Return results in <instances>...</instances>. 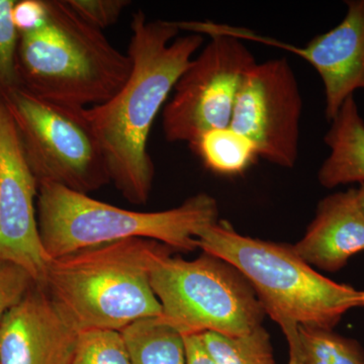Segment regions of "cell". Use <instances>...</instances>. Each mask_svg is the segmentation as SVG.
Instances as JSON below:
<instances>
[{"label": "cell", "mask_w": 364, "mask_h": 364, "mask_svg": "<svg viewBox=\"0 0 364 364\" xmlns=\"http://www.w3.org/2000/svg\"><path fill=\"white\" fill-rule=\"evenodd\" d=\"M38 191L9 105L0 98V259L25 268L41 284L50 258L40 238Z\"/></svg>", "instance_id": "obj_10"}, {"label": "cell", "mask_w": 364, "mask_h": 364, "mask_svg": "<svg viewBox=\"0 0 364 364\" xmlns=\"http://www.w3.org/2000/svg\"><path fill=\"white\" fill-rule=\"evenodd\" d=\"M6 102L39 186L59 184L87 195L111 182L86 109L55 104L21 88Z\"/></svg>", "instance_id": "obj_8"}, {"label": "cell", "mask_w": 364, "mask_h": 364, "mask_svg": "<svg viewBox=\"0 0 364 364\" xmlns=\"http://www.w3.org/2000/svg\"><path fill=\"white\" fill-rule=\"evenodd\" d=\"M166 248L131 238L82 249L50 259L41 286L79 333L121 332L136 321L161 317L151 268Z\"/></svg>", "instance_id": "obj_3"}, {"label": "cell", "mask_w": 364, "mask_h": 364, "mask_svg": "<svg viewBox=\"0 0 364 364\" xmlns=\"http://www.w3.org/2000/svg\"><path fill=\"white\" fill-rule=\"evenodd\" d=\"M72 364H132L123 335L112 330H92L79 334Z\"/></svg>", "instance_id": "obj_19"}, {"label": "cell", "mask_w": 364, "mask_h": 364, "mask_svg": "<svg viewBox=\"0 0 364 364\" xmlns=\"http://www.w3.org/2000/svg\"><path fill=\"white\" fill-rule=\"evenodd\" d=\"M301 364H364V350L355 339L334 330L299 327Z\"/></svg>", "instance_id": "obj_18"}, {"label": "cell", "mask_w": 364, "mask_h": 364, "mask_svg": "<svg viewBox=\"0 0 364 364\" xmlns=\"http://www.w3.org/2000/svg\"><path fill=\"white\" fill-rule=\"evenodd\" d=\"M324 142L330 153L318 169L321 186L334 188L355 182L364 183V121L354 95L342 105Z\"/></svg>", "instance_id": "obj_14"}, {"label": "cell", "mask_w": 364, "mask_h": 364, "mask_svg": "<svg viewBox=\"0 0 364 364\" xmlns=\"http://www.w3.org/2000/svg\"><path fill=\"white\" fill-rule=\"evenodd\" d=\"M66 2L79 18L102 32L114 25L131 4L128 0H66Z\"/></svg>", "instance_id": "obj_22"}, {"label": "cell", "mask_w": 364, "mask_h": 364, "mask_svg": "<svg viewBox=\"0 0 364 364\" xmlns=\"http://www.w3.org/2000/svg\"><path fill=\"white\" fill-rule=\"evenodd\" d=\"M46 2L43 26L20 35L16 65L21 90L80 109L105 104L130 76V57L79 18L66 0Z\"/></svg>", "instance_id": "obj_4"}, {"label": "cell", "mask_w": 364, "mask_h": 364, "mask_svg": "<svg viewBox=\"0 0 364 364\" xmlns=\"http://www.w3.org/2000/svg\"><path fill=\"white\" fill-rule=\"evenodd\" d=\"M16 0H0V98L20 90L16 56L20 33L11 18Z\"/></svg>", "instance_id": "obj_20"}, {"label": "cell", "mask_w": 364, "mask_h": 364, "mask_svg": "<svg viewBox=\"0 0 364 364\" xmlns=\"http://www.w3.org/2000/svg\"><path fill=\"white\" fill-rule=\"evenodd\" d=\"M158 254L151 286L161 305V320L181 336L214 332L241 336L261 326L265 313L252 286L231 264L203 252L195 260Z\"/></svg>", "instance_id": "obj_6"}, {"label": "cell", "mask_w": 364, "mask_h": 364, "mask_svg": "<svg viewBox=\"0 0 364 364\" xmlns=\"http://www.w3.org/2000/svg\"><path fill=\"white\" fill-rule=\"evenodd\" d=\"M210 171L226 176L245 172L258 156L257 148L231 127L203 134L189 146Z\"/></svg>", "instance_id": "obj_16"}, {"label": "cell", "mask_w": 364, "mask_h": 364, "mask_svg": "<svg viewBox=\"0 0 364 364\" xmlns=\"http://www.w3.org/2000/svg\"><path fill=\"white\" fill-rule=\"evenodd\" d=\"M196 240L203 252L226 261L248 280L286 336L289 364H301L299 326L333 330L348 311L364 308L363 289L320 274L291 245L244 236L223 220L203 228Z\"/></svg>", "instance_id": "obj_2"}, {"label": "cell", "mask_w": 364, "mask_h": 364, "mask_svg": "<svg viewBox=\"0 0 364 364\" xmlns=\"http://www.w3.org/2000/svg\"><path fill=\"white\" fill-rule=\"evenodd\" d=\"M358 198L359 205H360L361 210H363L364 214V183L359 184L358 188Z\"/></svg>", "instance_id": "obj_25"}, {"label": "cell", "mask_w": 364, "mask_h": 364, "mask_svg": "<svg viewBox=\"0 0 364 364\" xmlns=\"http://www.w3.org/2000/svg\"><path fill=\"white\" fill-rule=\"evenodd\" d=\"M127 54L132 70L123 87L105 104L86 109L107 163L109 179L133 205L149 200L155 167L148 140L155 119L205 37L178 36L176 21L133 14Z\"/></svg>", "instance_id": "obj_1"}, {"label": "cell", "mask_w": 364, "mask_h": 364, "mask_svg": "<svg viewBox=\"0 0 364 364\" xmlns=\"http://www.w3.org/2000/svg\"><path fill=\"white\" fill-rule=\"evenodd\" d=\"M345 4L347 11L341 23L306 47L270 43L306 60L317 70L324 85L325 116L329 122L355 90H364V0Z\"/></svg>", "instance_id": "obj_12"}, {"label": "cell", "mask_w": 364, "mask_h": 364, "mask_svg": "<svg viewBox=\"0 0 364 364\" xmlns=\"http://www.w3.org/2000/svg\"><path fill=\"white\" fill-rule=\"evenodd\" d=\"M312 267L337 272L364 251V214L358 189L332 193L318 203L305 235L293 245Z\"/></svg>", "instance_id": "obj_13"}, {"label": "cell", "mask_w": 364, "mask_h": 364, "mask_svg": "<svg viewBox=\"0 0 364 364\" xmlns=\"http://www.w3.org/2000/svg\"><path fill=\"white\" fill-rule=\"evenodd\" d=\"M176 25L181 31L210 37L182 73L163 109L166 140L191 146L208 131L230 127L242 83L257 62L226 26L212 21H176Z\"/></svg>", "instance_id": "obj_7"}, {"label": "cell", "mask_w": 364, "mask_h": 364, "mask_svg": "<svg viewBox=\"0 0 364 364\" xmlns=\"http://www.w3.org/2000/svg\"><path fill=\"white\" fill-rule=\"evenodd\" d=\"M79 334L35 284L0 323V364H72Z\"/></svg>", "instance_id": "obj_11"}, {"label": "cell", "mask_w": 364, "mask_h": 364, "mask_svg": "<svg viewBox=\"0 0 364 364\" xmlns=\"http://www.w3.org/2000/svg\"><path fill=\"white\" fill-rule=\"evenodd\" d=\"M303 98L287 58L256 63L242 83L232 117L233 130L247 136L258 156L284 168L299 157Z\"/></svg>", "instance_id": "obj_9"}, {"label": "cell", "mask_w": 364, "mask_h": 364, "mask_svg": "<svg viewBox=\"0 0 364 364\" xmlns=\"http://www.w3.org/2000/svg\"><path fill=\"white\" fill-rule=\"evenodd\" d=\"M202 338L217 364H277L269 333L262 325L241 336L207 332Z\"/></svg>", "instance_id": "obj_17"}, {"label": "cell", "mask_w": 364, "mask_h": 364, "mask_svg": "<svg viewBox=\"0 0 364 364\" xmlns=\"http://www.w3.org/2000/svg\"><path fill=\"white\" fill-rule=\"evenodd\" d=\"M35 284L37 282L25 268L11 261L0 259V323Z\"/></svg>", "instance_id": "obj_21"}, {"label": "cell", "mask_w": 364, "mask_h": 364, "mask_svg": "<svg viewBox=\"0 0 364 364\" xmlns=\"http://www.w3.org/2000/svg\"><path fill=\"white\" fill-rule=\"evenodd\" d=\"M121 333L132 364H186L183 337L160 317L136 321Z\"/></svg>", "instance_id": "obj_15"}, {"label": "cell", "mask_w": 364, "mask_h": 364, "mask_svg": "<svg viewBox=\"0 0 364 364\" xmlns=\"http://www.w3.org/2000/svg\"><path fill=\"white\" fill-rule=\"evenodd\" d=\"M47 16L46 0H21L14 2L11 18L18 33L37 30L45 23Z\"/></svg>", "instance_id": "obj_23"}, {"label": "cell", "mask_w": 364, "mask_h": 364, "mask_svg": "<svg viewBox=\"0 0 364 364\" xmlns=\"http://www.w3.org/2000/svg\"><path fill=\"white\" fill-rule=\"evenodd\" d=\"M183 337L186 364H217L208 353L202 335H188Z\"/></svg>", "instance_id": "obj_24"}, {"label": "cell", "mask_w": 364, "mask_h": 364, "mask_svg": "<svg viewBox=\"0 0 364 364\" xmlns=\"http://www.w3.org/2000/svg\"><path fill=\"white\" fill-rule=\"evenodd\" d=\"M37 219L50 259L82 249L131 238L160 242L174 251L198 248L196 237L219 221L217 200L208 193L191 196L161 212L124 210L55 183L39 186Z\"/></svg>", "instance_id": "obj_5"}]
</instances>
